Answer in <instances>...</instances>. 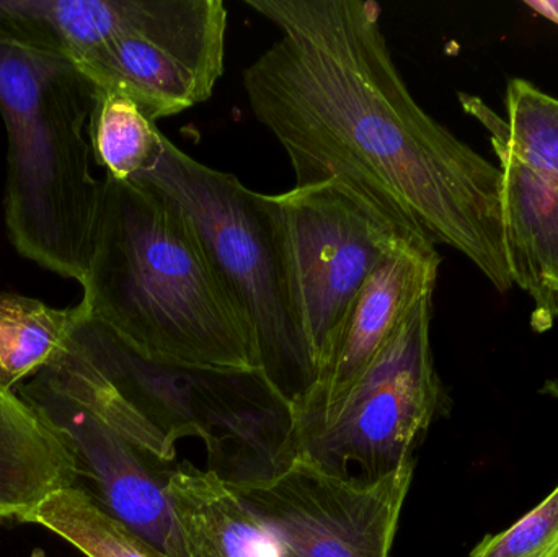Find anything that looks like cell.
<instances>
[{"label": "cell", "mask_w": 558, "mask_h": 557, "mask_svg": "<svg viewBox=\"0 0 558 557\" xmlns=\"http://www.w3.org/2000/svg\"><path fill=\"white\" fill-rule=\"evenodd\" d=\"M23 522L45 526L87 557H170L78 489L52 494Z\"/></svg>", "instance_id": "18"}, {"label": "cell", "mask_w": 558, "mask_h": 557, "mask_svg": "<svg viewBox=\"0 0 558 557\" xmlns=\"http://www.w3.org/2000/svg\"><path fill=\"white\" fill-rule=\"evenodd\" d=\"M16 395L32 405L68 447L74 489L170 557H189L162 464L101 421L46 370Z\"/></svg>", "instance_id": "10"}, {"label": "cell", "mask_w": 558, "mask_h": 557, "mask_svg": "<svg viewBox=\"0 0 558 557\" xmlns=\"http://www.w3.org/2000/svg\"><path fill=\"white\" fill-rule=\"evenodd\" d=\"M74 487V460L38 412L0 421V520L23 522L52 494Z\"/></svg>", "instance_id": "15"}, {"label": "cell", "mask_w": 558, "mask_h": 557, "mask_svg": "<svg viewBox=\"0 0 558 557\" xmlns=\"http://www.w3.org/2000/svg\"><path fill=\"white\" fill-rule=\"evenodd\" d=\"M558 545V486L507 532L488 536L472 557H544Z\"/></svg>", "instance_id": "20"}, {"label": "cell", "mask_w": 558, "mask_h": 557, "mask_svg": "<svg viewBox=\"0 0 558 557\" xmlns=\"http://www.w3.org/2000/svg\"><path fill=\"white\" fill-rule=\"evenodd\" d=\"M97 98L74 62L0 28L7 232L22 257L78 283L90 265L101 205V180L92 172Z\"/></svg>", "instance_id": "3"}, {"label": "cell", "mask_w": 558, "mask_h": 557, "mask_svg": "<svg viewBox=\"0 0 558 557\" xmlns=\"http://www.w3.org/2000/svg\"><path fill=\"white\" fill-rule=\"evenodd\" d=\"M462 108L487 130H495L518 157L558 177V100L524 81L508 84V121L498 117L481 98L461 94Z\"/></svg>", "instance_id": "17"}, {"label": "cell", "mask_w": 558, "mask_h": 557, "mask_svg": "<svg viewBox=\"0 0 558 557\" xmlns=\"http://www.w3.org/2000/svg\"><path fill=\"white\" fill-rule=\"evenodd\" d=\"M75 336L114 388L172 445L199 438L228 484L270 480L295 458L294 411L260 370L156 362L85 311Z\"/></svg>", "instance_id": "5"}, {"label": "cell", "mask_w": 558, "mask_h": 557, "mask_svg": "<svg viewBox=\"0 0 558 557\" xmlns=\"http://www.w3.org/2000/svg\"><path fill=\"white\" fill-rule=\"evenodd\" d=\"M134 180L166 193L185 213L254 329L262 373L298 408L314 391L318 372L295 310L274 195L198 162L166 136L153 166Z\"/></svg>", "instance_id": "4"}, {"label": "cell", "mask_w": 558, "mask_h": 557, "mask_svg": "<svg viewBox=\"0 0 558 557\" xmlns=\"http://www.w3.org/2000/svg\"><path fill=\"white\" fill-rule=\"evenodd\" d=\"M81 284L87 316L146 359L260 370L254 329L192 222L147 183L101 179L94 252Z\"/></svg>", "instance_id": "2"}, {"label": "cell", "mask_w": 558, "mask_h": 557, "mask_svg": "<svg viewBox=\"0 0 558 557\" xmlns=\"http://www.w3.org/2000/svg\"><path fill=\"white\" fill-rule=\"evenodd\" d=\"M222 0H156L149 15L75 68L98 92L131 98L150 121L205 104L225 72Z\"/></svg>", "instance_id": "9"}, {"label": "cell", "mask_w": 558, "mask_h": 557, "mask_svg": "<svg viewBox=\"0 0 558 557\" xmlns=\"http://www.w3.org/2000/svg\"><path fill=\"white\" fill-rule=\"evenodd\" d=\"M163 134L131 98L98 92L90 124L92 150L105 175L131 182L153 166Z\"/></svg>", "instance_id": "19"}, {"label": "cell", "mask_w": 558, "mask_h": 557, "mask_svg": "<svg viewBox=\"0 0 558 557\" xmlns=\"http://www.w3.org/2000/svg\"><path fill=\"white\" fill-rule=\"evenodd\" d=\"M412 476L413 460L367 481L295 457L270 480L226 486L286 557H389Z\"/></svg>", "instance_id": "8"}, {"label": "cell", "mask_w": 558, "mask_h": 557, "mask_svg": "<svg viewBox=\"0 0 558 557\" xmlns=\"http://www.w3.org/2000/svg\"><path fill=\"white\" fill-rule=\"evenodd\" d=\"M156 0H0V28L78 62L143 22Z\"/></svg>", "instance_id": "14"}, {"label": "cell", "mask_w": 558, "mask_h": 557, "mask_svg": "<svg viewBox=\"0 0 558 557\" xmlns=\"http://www.w3.org/2000/svg\"><path fill=\"white\" fill-rule=\"evenodd\" d=\"M167 489L189 557H278L274 536L208 470L192 463L167 471Z\"/></svg>", "instance_id": "13"}, {"label": "cell", "mask_w": 558, "mask_h": 557, "mask_svg": "<svg viewBox=\"0 0 558 557\" xmlns=\"http://www.w3.org/2000/svg\"><path fill=\"white\" fill-rule=\"evenodd\" d=\"M85 307L48 306L39 300L0 291V388L19 386L51 365L68 346Z\"/></svg>", "instance_id": "16"}, {"label": "cell", "mask_w": 558, "mask_h": 557, "mask_svg": "<svg viewBox=\"0 0 558 557\" xmlns=\"http://www.w3.org/2000/svg\"><path fill=\"white\" fill-rule=\"evenodd\" d=\"M441 255L428 239L409 235L379 262L354 298L314 391L294 422L337 402L374 362L420 301L435 293Z\"/></svg>", "instance_id": "11"}, {"label": "cell", "mask_w": 558, "mask_h": 557, "mask_svg": "<svg viewBox=\"0 0 558 557\" xmlns=\"http://www.w3.org/2000/svg\"><path fill=\"white\" fill-rule=\"evenodd\" d=\"M500 160L505 257L511 283L534 303V329L558 319V177L524 162L488 130Z\"/></svg>", "instance_id": "12"}, {"label": "cell", "mask_w": 558, "mask_h": 557, "mask_svg": "<svg viewBox=\"0 0 558 557\" xmlns=\"http://www.w3.org/2000/svg\"><path fill=\"white\" fill-rule=\"evenodd\" d=\"M279 38L242 74L252 113L288 156L294 186L337 179L461 252L500 293V169L429 117L407 87L374 0H244Z\"/></svg>", "instance_id": "1"}, {"label": "cell", "mask_w": 558, "mask_h": 557, "mask_svg": "<svg viewBox=\"0 0 558 557\" xmlns=\"http://www.w3.org/2000/svg\"><path fill=\"white\" fill-rule=\"evenodd\" d=\"M33 414L35 411L32 405L26 404L16 392L0 388V421L29 417Z\"/></svg>", "instance_id": "21"}, {"label": "cell", "mask_w": 558, "mask_h": 557, "mask_svg": "<svg viewBox=\"0 0 558 557\" xmlns=\"http://www.w3.org/2000/svg\"><path fill=\"white\" fill-rule=\"evenodd\" d=\"M433 294L420 301L366 372L333 404L294 422L295 457L341 476L357 464L379 480L413 460L439 402L429 326Z\"/></svg>", "instance_id": "6"}, {"label": "cell", "mask_w": 558, "mask_h": 557, "mask_svg": "<svg viewBox=\"0 0 558 557\" xmlns=\"http://www.w3.org/2000/svg\"><path fill=\"white\" fill-rule=\"evenodd\" d=\"M544 391H546L547 395L553 396V398L557 399L558 401V379H554V382H547Z\"/></svg>", "instance_id": "23"}, {"label": "cell", "mask_w": 558, "mask_h": 557, "mask_svg": "<svg viewBox=\"0 0 558 557\" xmlns=\"http://www.w3.org/2000/svg\"><path fill=\"white\" fill-rule=\"evenodd\" d=\"M278 557H286L284 555H282L281 548H279V556Z\"/></svg>", "instance_id": "24"}, {"label": "cell", "mask_w": 558, "mask_h": 557, "mask_svg": "<svg viewBox=\"0 0 558 557\" xmlns=\"http://www.w3.org/2000/svg\"><path fill=\"white\" fill-rule=\"evenodd\" d=\"M524 3L531 10H534L537 15L544 16V19L558 25V0H526Z\"/></svg>", "instance_id": "22"}, {"label": "cell", "mask_w": 558, "mask_h": 557, "mask_svg": "<svg viewBox=\"0 0 558 557\" xmlns=\"http://www.w3.org/2000/svg\"><path fill=\"white\" fill-rule=\"evenodd\" d=\"M274 199L295 310L320 375L374 268L402 239L422 234L337 179L294 186Z\"/></svg>", "instance_id": "7"}]
</instances>
